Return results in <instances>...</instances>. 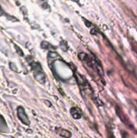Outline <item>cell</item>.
<instances>
[{"instance_id": "1", "label": "cell", "mask_w": 137, "mask_h": 138, "mask_svg": "<svg viewBox=\"0 0 137 138\" xmlns=\"http://www.w3.org/2000/svg\"><path fill=\"white\" fill-rule=\"evenodd\" d=\"M18 110V113L19 118L22 121V123H24V124H26V125H29L30 121L27 118V116L24 113V110L23 108H22V107H19Z\"/></svg>"}, {"instance_id": "2", "label": "cell", "mask_w": 137, "mask_h": 138, "mask_svg": "<svg viewBox=\"0 0 137 138\" xmlns=\"http://www.w3.org/2000/svg\"><path fill=\"white\" fill-rule=\"evenodd\" d=\"M57 133H58L60 135H61L62 137H66V138L70 137L71 135V133H70L69 131H68L65 129H61V132L58 131Z\"/></svg>"}]
</instances>
